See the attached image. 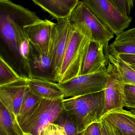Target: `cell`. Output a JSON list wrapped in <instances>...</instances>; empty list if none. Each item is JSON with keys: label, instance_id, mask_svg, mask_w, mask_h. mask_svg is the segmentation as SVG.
I'll use <instances>...</instances> for the list:
<instances>
[{"label": "cell", "instance_id": "836d02e7", "mask_svg": "<svg viewBox=\"0 0 135 135\" xmlns=\"http://www.w3.org/2000/svg\"><path fill=\"white\" fill-rule=\"evenodd\" d=\"M124 135H125V134H124Z\"/></svg>", "mask_w": 135, "mask_h": 135}, {"label": "cell", "instance_id": "44dd1931", "mask_svg": "<svg viewBox=\"0 0 135 135\" xmlns=\"http://www.w3.org/2000/svg\"><path fill=\"white\" fill-rule=\"evenodd\" d=\"M20 75L1 55L0 57V86L20 79Z\"/></svg>", "mask_w": 135, "mask_h": 135}, {"label": "cell", "instance_id": "ac0fdd59", "mask_svg": "<svg viewBox=\"0 0 135 135\" xmlns=\"http://www.w3.org/2000/svg\"><path fill=\"white\" fill-rule=\"evenodd\" d=\"M17 44L19 57L21 59L23 66L28 74L29 61L32 47L26 36L23 28L17 31Z\"/></svg>", "mask_w": 135, "mask_h": 135}, {"label": "cell", "instance_id": "7a4b0ae2", "mask_svg": "<svg viewBox=\"0 0 135 135\" xmlns=\"http://www.w3.org/2000/svg\"><path fill=\"white\" fill-rule=\"evenodd\" d=\"M91 40L79 27L71 23L69 41L55 82L64 83L81 75L84 57Z\"/></svg>", "mask_w": 135, "mask_h": 135}, {"label": "cell", "instance_id": "d4e9b609", "mask_svg": "<svg viewBox=\"0 0 135 135\" xmlns=\"http://www.w3.org/2000/svg\"><path fill=\"white\" fill-rule=\"evenodd\" d=\"M39 135H66L62 129L54 123L50 124Z\"/></svg>", "mask_w": 135, "mask_h": 135}, {"label": "cell", "instance_id": "6da1fadb", "mask_svg": "<svg viewBox=\"0 0 135 135\" xmlns=\"http://www.w3.org/2000/svg\"><path fill=\"white\" fill-rule=\"evenodd\" d=\"M64 109L82 133L102 118L105 107L104 90L87 95L64 98Z\"/></svg>", "mask_w": 135, "mask_h": 135}, {"label": "cell", "instance_id": "4dcf8cb0", "mask_svg": "<svg viewBox=\"0 0 135 135\" xmlns=\"http://www.w3.org/2000/svg\"><path fill=\"white\" fill-rule=\"evenodd\" d=\"M0 135H6L4 133H3V132H0Z\"/></svg>", "mask_w": 135, "mask_h": 135}, {"label": "cell", "instance_id": "277c9868", "mask_svg": "<svg viewBox=\"0 0 135 135\" xmlns=\"http://www.w3.org/2000/svg\"><path fill=\"white\" fill-rule=\"evenodd\" d=\"M63 99H41L20 124L24 132L39 135L50 124L53 123L64 109Z\"/></svg>", "mask_w": 135, "mask_h": 135}, {"label": "cell", "instance_id": "e0dca14e", "mask_svg": "<svg viewBox=\"0 0 135 135\" xmlns=\"http://www.w3.org/2000/svg\"><path fill=\"white\" fill-rule=\"evenodd\" d=\"M0 132L6 135H24L17 117L0 102Z\"/></svg>", "mask_w": 135, "mask_h": 135}, {"label": "cell", "instance_id": "30bf717a", "mask_svg": "<svg viewBox=\"0 0 135 135\" xmlns=\"http://www.w3.org/2000/svg\"><path fill=\"white\" fill-rule=\"evenodd\" d=\"M55 23L42 20L24 27V32L33 48L44 55L50 56L52 33Z\"/></svg>", "mask_w": 135, "mask_h": 135}, {"label": "cell", "instance_id": "484cf974", "mask_svg": "<svg viewBox=\"0 0 135 135\" xmlns=\"http://www.w3.org/2000/svg\"><path fill=\"white\" fill-rule=\"evenodd\" d=\"M100 121L90 125L83 132L82 135H101Z\"/></svg>", "mask_w": 135, "mask_h": 135}, {"label": "cell", "instance_id": "8fae6325", "mask_svg": "<svg viewBox=\"0 0 135 135\" xmlns=\"http://www.w3.org/2000/svg\"><path fill=\"white\" fill-rule=\"evenodd\" d=\"M109 47L91 40L84 57L81 75L92 74L107 68Z\"/></svg>", "mask_w": 135, "mask_h": 135}, {"label": "cell", "instance_id": "1f68e13d", "mask_svg": "<svg viewBox=\"0 0 135 135\" xmlns=\"http://www.w3.org/2000/svg\"><path fill=\"white\" fill-rule=\"evenodd\" d=\"M71 1H73L75 2H79L78 0H71Z\"/></svg>", "mask_w": 135, "mask_h": 135}, {"label": "cell", "instance_id": "5bb4252c", "mask_svg": "<svg viewBox=\"0 0 135 135\" xmlns=\"http://www.w3.org/2000/svg\"><path fill=\"white\" fill-rule=\"evenodd\" d=\"M107 120L125 135H135V115L123 109L112 110L103 115Z\"/></svg>", "mask_w": 135, "mask_h": 135}, {"label": "cell", "instance_id": "83f0119b", "mask_svg": "<svg viewBox=\"0 0 135 135\" xmlns=\"http://www.w3.org/2000/svg\"><path fill=\"white\" fill-rule=\"evenodd\" d=\"M119 55L124 61L128 65L135 66V55L126 54H120Z\"/></svg>", "mask_w": 135, "mask_h": 135}, {"label": "cell", "instance_id": "d6986e66", "mask_svg": "<svg viewBox=\"0 0 135 135\" xmlns=\"http://www.w3.org/2000/svg\"><path fill=\"white\" fill-rule=\"evenodd\" d=\"M109 61L120 73L124 84L135 85V70L123 61L119 55L109 53Z\"/></svg>", "mask_w": 135, "mask_h": 135}, {"label": "cell", "instance_id": "2e32d148", "mask_svg": "<svg viewBox=\"0 0 135 135\" xmlns=\"http://www.w3.org/2000/svg\"><path fill=\"white\" fill-rule=\"evenodd\" d=\"M109 53L135 55V28L117 36L113 42L109 46Z\"/></svg>", "mask_w": 135, "mask_h": 135}, {"label": "cell", "instance_id": "cb8c5ba5", "mask_svg": "<svg viewBox=\"0 0 135 135\" xmlns=\"http://www.w3.org/2000/svg\"><path fill=\"white\" fill-rule=\"evenodd\" d=\"M100 123L101 135H124L118 128L105 119L101 118Z\"/></svg>", "mask_w": 135, "mask_h": 135}, {"label": "cell", "instance_id": "8992f818", "mask_svg": "<svg viewBox=\"0 0 135 135\" xmlns=\"http://www.w3.org/2000/svg\"><path fill=\"white\" fill-rule=\"evenodd\" d=\"M108 79L107 68L95 73L81 75L64 83H57L64 98L87 95L104 90Z\"/></svg>", "mask_w": 135, "mask_h": 135}, {"label": "cell", "instance_id": "4fadbf2b", "mask_svg": "<svg viewBox=\"0 0 135 135\" xmlns=\"http://www.w3.org/2000/svg\"><path fill=\"white\" fill-rule=\"evenodd\" d=\"M30 91L42 99L52 100H63L64 95L57 83L46 79L29 78Z\"/></svg>", "mask_w": 135, "mask_h": 135}, {"label": "cell", "instance_id": "3957f363", "mask_svg": "<svg viewBox=\"0 0 135 135\" xmlns=\"http://www.w3.org/2000/svg\"><path fill=\"white\" fill-rule=\"evenodd\" d=\"M70 22L79 27L92 40L108 47V42L114 37L110 31L86 6L79 1L68 17Z\"/></svg>", "mask_w": 135, "mask_h": 135}, {"label": "cell", "instance_id": "5b68a950", "mask_svg": "<svg viewBox=\"0 0 135 135\" xmlns=\"http://www.w3.org/2000/svg\"><path fill=\"white\" fill-rule=\"evenodd\" d=\"M103 24L118 36L129 27L132 17L124 13L111 0H83Z\"/></svg>", "mask_w": 135, "mask_h": 135}, {"label": "cell", "instance_id": "f546056e", "mask_svg": "<svg viewBox=\"0 0 135 135\" xmlns=\"http://www.w3.org/2000/svg\"><path fill=\"white\" fill-rule=\"evenodd\" d=\"M24 135H33L32 134H30L29 133H25V132H24Z\"/></svg>", "mask_w": 135, "mask_h": 135}, {"label": "cell", "instance_id": "52a82bcc", "mask_svg": "<svg viewBox=\"0 0 135 135\" xmlns=\"http://www.w3.org/2000/svg\"><path fill=\"white\" fill-rule=\"evenodd\" d=\"M57 20V23H55L52 29L50 49V56L54 75L55 81L59 72L68 44L71 28L69 18Z\"/></svg>", "mask_w": 135, "mask_h": 135}, {"label": "cell", "instance_id": "603a6c76", "mask_svg": "<svg viewBox=\"0 0 135 135\" xmlns=\"http://www.w3.org/2000/svg\"><path fill=\"white\" fill-rule=\"evenodd\" d=\"M124 107L135 115V85L125 84Z\"/></svg>", "mask_w": 135, "mask_h": 135}, {"label": "cell", "instance_id": "7c38bea8", "mask_svg": "<svg viewBox=\"0 0 135 135\" xmlns=\"http://www.w3.org/2000/svg\"><path fill=\"white\" fill-rule=\"evenodd\" d=\"M28 78H36L55 82L50 56L40 54L32 47L29 61Z\"/></svg>", "mask_w": 135, "mask_h": 135}, {"label": "cell", "instance_id": "7402d4cb", "mask_svg": "<svg viewBox=\"0 0 135 135\" xmlns=\"http://www.w3.org/2000/svg\"><path fill=\"white\" fill-rule=\"evenodd\" d=\"M41 99L42 98L30 90L28 93L22 103L20 114L17 118L19 124L41 100Z\"/></svg>", "mask_w": 135, "mask_h": 135}, {"label": "cell", "instance_id": "ffe728a7", "mask_svg": "<svg viewBox=\"0 0 135 135\" xmlns=\"http://www.w3.org/2000/svg\"><path fill=\"white\" fill-rule=\"evenodd\" d=\"M53 123L60 127L66 135H83V132H78L77 126L64 109Z\"/></svg>", "mask_w": 135, "mask_h": 135}, {"label": "cell", "instance_id": "9c48e42d", "mask_svg": "<svg viewBox=\"0 0 135 135\" xmlns=\"http://www.w3.org/2000/svg\"><path fill=\"white\" fill-rule=\"evenodd\" d=\"M30 90L28 77L21 76L16 81L0 86V102L17 118L24 99Z\"/></svg>", "mask_w": 135, "mask_h": 135}, {"label": "cell", "instance_id": "9a60e30c", "mask_svg": "<svg viewBox=\"0 0 135 135\" xmlns=\"http://www.w3.org/2000/svg\"><path fill=\"white\" fill-rule=\"evenodd\" d=\"M56 20L68 18L78 2L71 0H31Z\"/></svg>", "mask_w": 135, "mask_h": 135}, {"label": "cell", "instance_id": "d6a6232c", "mask_svg": "<svg viewBox=\"0 0 135 135\" xmlns=\"http://www.w3.org/2000/svg\"><path fill=\"white\" fill-rule=\"evenodd\" d=\"M130 66H131V67H132V68H133V69H134V70H135V66H131V65H130Z\"/></svg>", "mask_w": 135, "mask_h": 135}, {"label": "cell", "instance_id": "f1b7e54d", "mask_svg": "<svg viewBox=\"0 0 135 135\" xmlns=\"http://www.w3.org/2000/svg\"><path fill=\"white\" fill-rule=\"evenodd\" d=\"M126 2L128 4L130 8L132 9L134 7V0H125Z\"/></svg>", "mask_w": 135, "mask_h": 135}, {"label": "cell", "instance_id": "4316f807", "mask_svg": "<svg viewBox=\"0 0 135 135\" xmlns=\"http://www.w3.org/2000/svg\"><path fill=\"white\" fill-rule=\"evenodd\" d=\"M113 3L124 13L130 16L132 9L125 0H111Z\"/></svg>", "mask_w": 135, "mask_h": 135}, {"label": "cell", "instance_id": "ba28073f", "mask_svg": "<svg viewBox=\"0 0 135 135\" xmlns=\"http://www.w3.org/2000/svg\"><path fill=\"white\" fill-rule=\"evenodd\" d=\"M107 71L108 79L104 90L103 115L112 110L123 109L124 107L125 84L122 76L116 66L109 61Z\"/></svg>", "mask_w": 135, "mask_h": 135}]
</instances>
